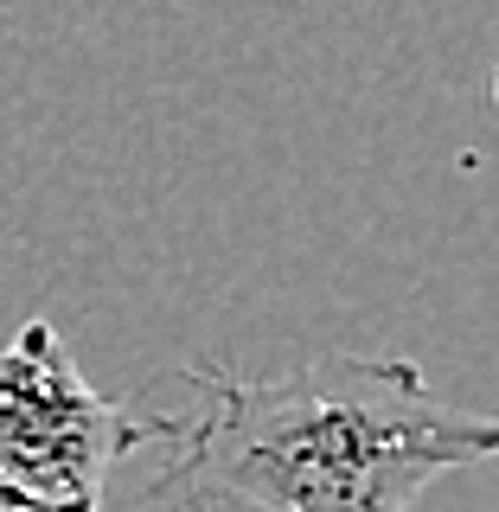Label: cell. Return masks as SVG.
<instances>
[{
  "label": "cell",
  "mask_w": 499,
  "mask_h": 512,
  "mask_svg": "<svg viewBox=\"0 0 499 512\" xmlns=\"http://www.w3.org/2000/svg\"><path fill=\"white\" fill-rule=\"evenodd\" d=\"M167 448L154 500L180 512H416L493 455V416L429 391L410 359L320 352L282 378L173 365L141 397Z\"/></svg>",
  "instance_id": "cell-1"
},
{
  "label": "cell",
  "mask_w": 499,
  "mask_h": 512,
  "mask_svg": "<svg viewBox=\"0 0 499 512\" xmlns=\"http://www.w3.org/2000/svg\"><path fill=\"white\" fill-rule=\"evenodd\" d=\"M141 442L154 410L103 397L45 320L0 346V512H103L116 461Z\"/></svg>",
  "instance_id": "cell-2"
},
{
  "label": "cell",
  "mask_w": 499,
  "mask_h": 512,
  "mask_svg": "<svg viewBox=\"0 0 499 512\" xmlns=\"http://www.w3.org/2000/svg\"><path fill=\"white\" fill-rule=\"evenodd\" d=\"M0 7H7V0H0Z\"/></svg>",
  "instance_id": "cell-3"
}]
</instances>
